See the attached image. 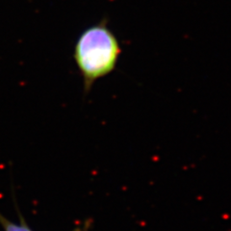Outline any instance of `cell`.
Instances as JSON below:
<instances>
[{
    "label": "cell",
    "mask_w": 231,
    "mask_h": 231,
    "mask_svg": "<svg viewBox=\"0 0 231 231\" xmlns=\"http://www.w3.org/2000/svg\"><path fill=\"white\" fill-rule=\"evenodd\" d=\"M0 223L3 225L5 231H32L23 222L20 223H14L5 219L2 215H0Z\"/></svg>",
    "instance_id": "cell-2"
},
{
    "label": "cell",
    "mask_w": 231,
    "mask_h": 231,
    "mask_svg": "<svg viewBox=\"0 0 231 231\" xmlns=\"http://www.w3.org/2000/svg\"><path fill=\"white\" fill-rule=\"evenodd\" d=\"M121 45L104 19L86 28L78 37L73 58L83 78L84 93L88 94L96 80L115 70Z\"/></svg>",
    "instance_id": "cell-1"
}]
</instances>
